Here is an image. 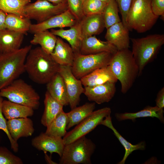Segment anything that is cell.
<instances>
[{
	"instance_id": "6da1fadb",
	"label": "cell",
	"mask_w": 164,
	"mask_h": 164,
	"mask_svg": "<svg viewBox=\"0 0 164 164\" xmlns=\"http://www.w3.org/2000/svg\"><path fill=\"white\" fill-rule=\"evenodd\" d=\"M59 66L50 54L39 46L31 49L25 64V72L29 78L41 84L47 83L58 73Z\"/></svg>"
},
{
	"instance_id": "7a4b0ae2",
	"label": "cell",
	"mask_w": 164,
	"mask_h": 164,
	"mask_svg": "<svg viewBox=\"0 0 164 164\" xmlns=\"http://www.w3.org/2000/svg\"><path fill=\"white\" fill-rule=\"evenodd\" d=\"M109 65L121 85V91L126 93L139 75L138 66L129 49L118 50L113 54Z\"/></svg>"
},
{
	"instance_id": "3957f363",
	"label": "cell",
	"mask_w": 164,
	"mask_h": 164,
	"mask_svg": "<svg viewBox=\"0 0 164 164\" xmlns=\"http://www.w3.org/2000/svg\"><path fill=\"white\" fill-rule=\"evenodd\" d=\"M32 48L27 45L0 55V90L7 87L25 72L26 56Z\"/></svg>"
},
{
	"instance_id": "277c9868",
	"label": "cell",
	"mask_w": 164,
	"mask_h": 164,
	"mask_svg": "<svg viewBox=\"0 0 164 164\" xmlns=\"http://www.w3.org/2000/svg\"><path fill=\"white\" fill-rule=\"evenodd\" d=\"M131 51L138 66L139 75L146 66L153 60L164 44V35L155 34L140 38H130Z\"/></svg>"
},
{
	"instance_id": "5b68a950",
	"label": "cell",
	"mask_w": 164,
	"mask_h": 164,
	"mask_svg": "<svg viewBox=\"0 0 164 164\" xmlns=\"http://www.w3.org/2000/svg\"><path fill=\"white\" fill-rule=\"evenodd\" d=\"M151 0H133L127 17V23L129 31L133 29L138 33L150 29L156 23L159 17L153 13Z\"/></svg>"
},
{
	"instance_id": "8992f818",
	"label": "cell",
	"mask_w": 164,
	"mask_h": 164,
	"mask_svg": "<svg viewBox=\"0 0 164 164\" xmlns=\"http://www.w3.org/2000/svg\"><path fill=\"white\" fill-rule=\"evenodd\" d=\"M0 96L6 98L13 102L26 106L34 110L40 105L39 94L23 80L17 79L0 90Z\"/></svg>"
},
{
	"instance_id": "52a82bcc",
	"label": "cell",
	"mask_w": 164,
	"mask_h": 164,
	"mask_svg": "<svg viewBox=\"0 0 164 164\" xmlns=\"http://www.w3.org/2000/svg\"><path fill=\"white\" fill-rule=\"evenodd\" d=\"M96 145L85 136L65 145L61 156L60 164H90L91 157Z\"/></svg>"
},
{
	"instance_id": "ba28073f",
	"label": "cell",
	"mask_w": 164,
	"mask_h": 164,
	"mask_svg": "<svg viewBox=\"0 0 164 164\" xmlns=\"http://www.w3.org/2000/svg\"><path fill=\"white\" fill-rule=\"evenodd\" d=\"M72 73L77 79H80L97 69L108 65L113 54L108 52L88 55L74 53Z\"/></svg>"
},
{
	"instance_id": "9c48e42d",
	"label": "cell",
	"mask_w": 164,
	"mask_h": 164,
	"mask_svg": "<svg viewBox=\"0 0 164 164\" xmlns=\"http://www.w3.org/2000/svg\"><path fill=\"white\" fill-rule=\"evenodd\" d=\"M111 110L105 107L94 111L86 118L77 125L74 128L67 132L63 137L65 145L68 144L92 131L107 116L110 115Z\"/></svg>"
},
{
	"instance_id": "30bf717a",
	"label": "cell",
	"mask_w": 164,
	"mask_h": 164,
	"mask_svg": "<svg viewBox=\"0 0 164 164\" xmlns=\"http://www.w3.org/2000/svg\"><path fill=\"white\" fill-rule=\"evenodd\" d=\"M67 3L54 5L46 0H37L28 4L25 8L24 17L39 23L66 11Z\"/></svg>"
},
{
	"instance_id": "8fae6325",
	"label": "cell",
	"mask_w": 164,
	"mask_h": 164,
	"mask_svg": "<svg viewBox=\"0 0 164 164\" xmlns=\"http://www.w3.org/2000/svg\"><path fill=\"white\" fill-rule=\"evenodd\" d=\"M58 73L63 78L66 88L69 105L71 109L79 104L80 96L84 88L80 79L73 74L71 67L60 65Z\"/></svg>"
},
{
	"instance_id": "7c38bea8",
	"label": "cell",
	"mask_w": 164,
	"mask_h": 164,
	"mask_svg": "<svg viewBox=\"0 0 164 164\" xmlns=\"http://www.w3.org/2000/svg\"><path fill=\"white\" fill-rule=\"evenodd\" d=\"M78 21L68 9L60 14L56 15L41 23L32 24L29 32L35 33L50 29L71 27Z\"/></svg>"
},
{
	"instance_id": "4fadbf2b",
	"label": "cell",
	"mask_w": 164,
	"mask_h": 164,
	"mask_svg": "<svg viewBox=\"0 0 164 164\" xmlns=\"http://www.w3.org/2000/svg\"><path fill=\"white\" fill-rule=\"evenodd\" d=\"M31 144L33 147L44 153L49 152L51 155L53 153H56L60 157L65 145L62 138L48 135L45 132H41L33 138Z\"/></svg>"
},
{
	"instance_id": "5bb4252c",
	"label": "cell",
	"mask_w": 164,
	"mask_h": 164,
	"mask_svg": "<svg viewBox=\"0 0 164 164\" xmlns=\"http://www.w3.org/2000/svg\"><path fill=\"white\" fill-rule=\"evenodd\" d=\"M105 38L118 50L130 47L129 30L121 21L107 29Z\"/></svg>"
},
{
	"instance_id": "9a60e30c",
	"label": "cell",
	"mask_w": 164,
	"mask_h": 164,
	"mask_svg": "<svg viewBox=\"0 0 164 164\" xmlns=\"http://www.w3.org/2000/svg\"><path fill=\"white\" fill-rule=\"evenodd\" d=\"M84 88V94L88 99L98 104L110 101L116 91L115 83L109 82L94 86L85 87Z\"/></svg>"
},
{
	"instance_id": "2e32d148",
	"label": "cell",
	"mask_w": 164,
	"mask_h": 164,
	"mask_svg": "<svg viewBox=\"0 0 164 164\" xmlns=\"http://www.w3.org/2000/svg\"><path fill=\"white\" fill-rule=\"evenodd\" d=\"M7 123L11 137L16 142L20 138L31 136L34 132L33 122L28 117L8 120Z\"/></svg>"
},
{
	"instance_id": "e0dca14e",
	"label": "cell",
	"mask_w": 164,
	"mask_h": 164,
	"mask_svg": "<svg viewBox=\"0 0 164 164\" xmlns=\"http://www.w3.org/2000/svg\"><path fill=\"white\" fill-rule=\"evenodd\" d=\"M118 51L115 47L108 41H101L94 35L83 39L79 53L88 55L108 52L113 54Z\"/></svg>"
},
{
	"instance_id": "ac0fdd59",
	"label": "cell",
	"mask_w": 164,
	"mask_h": 164,
	"mask_svg": "<svg viewBox=\"0 0 164 164\" xmlns=\"http://www.w3.org/2000/svg\"><path fill=\"white\" fill-rule=\"evenodd\" d=\"M80 80L84 87L94 86L108 82L115 83L118 80L109 65L95 70Z\"/></svg>"
},
{
	"instance_id": "d6986e66",
	"label": "cell",
	"mask_w": 164,
	"mask_h": 164,
	"mask_svg": "<svg viewBox=\"0 0 164 164\" xmlns=\"http://www.w3.org/2000/svg\"><path fill=\"white\" fill-rule=\"evenodd\" d=\"M50 32L54 35L68 41L74 53H79L80 47L83 39L80 21H78L69 29H51Z\"/></svg>"
},
{
	"instance_id": "ffe728a7",
	"label": "cell",
	"mask_w": 164,
	"mask_h": 164,
	"mask_svg": "<svg viewBox=\"0 0 164 164\" xmlns=\"http://www.w3.org/2000/svg\"><path fill=\"white\" fill-rule=\"evenodd\" d=\"M80 22L83 39L100 34L105 28L103 13L85 16Z\"/></svg>"
},
{
	"instance_id": "44dd1931",
	"label": "cell",
	"mask_w": 164,
	"mask_h": 164,
	"mask_svg": "<svg viewBox=\"0 0 164 164\" xmlns=\"http://www.w3.org/2000/svg\"><path fill=\"white\" fill-rule=\"evenodd\" d=\"M46 84L47 91L54 99L63 106L69 104L65 85L63 78L58 73Z\"/></svg>"
},
{
	"instance_id": "7402d4cb",
	"label": "cell",
	"mask_w": 164,
	"mask_h": 164,
	"mask_svg": "<svg viewBox=\"0 0 164 164\" xmlns=\"http://www.w3.org/2000/svg\"><path fill=\"white\" fill-rule=\"evenodd\" d=\"M50 55L60 65L71 67L73 64L74 54L73 49L60 37H57L55 46Z\"/></svg>"
},
{
	"instance_id": "603a6c76",
	"label": "cell",
	"mask_w": 164,
	"mask_h": 164,
	"mask_svg": "<svg viewBox=\"0 0 164 164\" xmlns=\"http://www.w3.org/2000/svg\"><path fill=\"white\" fill-rule=\"evenodd\" d=\"M24 35L7 29L0 30V48L2 53L11 52L20 48Z\"/></svg>"
},
{
	"instance_id": "cb8c5ba5",
	"label": "cell",
	"mask_w": 164,
	"mask_h": 164,
	"mask_svg": "<svg viewBox=\"0 0 164 164\" xmlns=\"http://www.w3.org/2000/svg\"><path fill=\"white\" fill-rule=\"evenodd\" d=\"M100 125H104L111 129L114 135L117 138L125 149V153L121 160L118 164H124L129 155L134 151L138 150H143L146 148V143L144 141L133 145L123 138L113 126L111 115L106 117L101 122Z\"/></svg>"
},
{
	"instance_id": "d4e9b609",
	"label": "cell",
	"mask_w": 164,
	"mask_h": 164,
	"mask_svg": "<svg viewBox=\"0 0 164 164\" xmlns=\"http://www.w3.org/2000/svg\"><path fill=\"white\" fill-rule=\"evenodd\" d=\"M34 110L30 107L9 100H3L2 104V113L8 120L31 117L34 114Z\"/></svg>"
},
{
	"instance_id": "484cf974",
	"label": "cell",
	"mask_w": 164,
	"mask_h": 164,
	"mask_svg": "<svg viewBox=\"0 0 164 164\" xmlns=\"http://www.w3.org/2000/svg\"><path fill=\"white\" fill-rule=\"evenodd\" d=\"M164 110L156 106L155 107L147 106L143 109L134 113L125 112L116 113L115 117L119 121L131 120L134 121L136 118H140L150 117L156 118L160 121L164 122Z\"/></svg>"
},
{
	"instance_id": "4316f807",
	"label": "cell",
	"mask_w": 164,
	"mask_h": 164,
	"mask_svg": "<svg viewBox=\"0 0 164 164\" xmlns=\"http://www.w3.org/2000/svg\"><path fill=\"white\" fill-rule=\"evenodd\" d=\"M44 109L41 123L47 127L63 110V106L54 99L46 91L44 100Z\"/></svg>"
},
{
	"instance_id": "83f0119b",
	"label": "cell",
	"mask_w": 164,
	"mask_h": 164,
	"mask_svg": "<svg viewBox=\"0 0 164 164\" xmlns=\"http://www.w3.org/2000/svg\"><path fill=\"white\" fill-rule=\"evenodd\" d=\"M95 108V103H86L84 105L74 108L67 113L68 122L67 130L77 125L91 114Z\"/></svg>"
},
{
	"instance_id": "f1b7e54d",
	"label": "cell",
	"mask_w": 164,
	"mask_h": 164,
	"mask_svg": "<svg viewBox=\"0 0 164 164\" xmlns=\"http://www.w3.org/2000/svg\"><path fill=\"white\" fill-rule=\"evenodd\" d=\"M30 41L32 45H39L40 47L46 53L50 54L55 46L57 37L48 30L38 32L34 34Z\"/></svg>"
},
{
	"instance_id": "f546056e",
	"label": "cell",
	"mask_w": 164,
	"mask_h": 164,
	"mask_svg": "<svg viewBox=\"0 0 164 164\" xmlns=\"http://www.w3.org/2000/svg\"><path fill=\"white\" fill-rule=\"evenodd\" d=\"M31 19L13 14H7L5 24L6 28L26 34L29 31L32 24Z\"/></svg>"
},
{
	"instance_id": "4dcf8cb0",
	"label": "cell",
	"mask_w": 164,
	"mask_h": 164,
	"mask_svg": "<svg viewBox=\"0 0 164 164\" xmlns=\"http://www.w3.org/2000/svg\"><path fill=\"white\" fill-rule=\"evenodd\" d=\"M68 122L67 113H65L63 110L46 127L45 133L48 135L63 137L67 133Z\"/></svg>"
},
{
	"instance_id": "1f68e13d",
	"label": "cell",
	"mask_w": 164,
	"mask_h": 164,
	"mask_svg": "<svg viewBox=\"0 0 164 164\" xmlns=\"http://www.w3.org/2000/svg\"><path fill=\"white\" fill-rule=\"evenodd\" d=\"M31 1L0 0V9L7 14H13L24 17L25 8Z\"/></svg>"
},
{
	"instance_id": "d6a6232c",
	"label": "cell",
	"mask_w": 164,
	"mask_h": 164,
	"mask_svg": "<svg viewBox=\"0 0 164 164\" xmlns=\"http://www.w3.org/2000/svg\"><path fill=\"white\" fill-rule=\"evenodd\" d=\"M119 10L115 0H111L107 3L103 13L105 28L121 21L118 14Z\"/></svg>"
},
{
	"instance_id": "836d02e7",
	"label": "cell",
	"mask_w": 164,
	"mask_h": 164,
	"mask_svg": "<svg viewBox=\"0 0 164 164\" xmlns=\"http://www.w3.org/2000/svg\"><path fill=\"white\" fill-rule=\"evenodd\" d=\"M107 3L100 0H85L83 2L84 15L102 14Z\"/></svg>"
},
{
	"instance_id": "e575fe53",
	"label": "cell",
	"mask_w": 164,
	"mask_h": 164,
	"mask_svg": "<svg viewBox=\"0 0 164 164\" xmlns=\"http://www.w3.org/2000/svg\"><path fill=\"white\" fill-rule=\"evenodd\" d=\"M21 159L7 148L0 146V164H22Z\"/></svg>"
},
{
	"instance_id": "d590c367",
	"label": "cell",
	"mask_w": 164,
	"mask_h": 164,
	"mask_svg": "<svg viewBox=\"0 0 164 164\" xmlns=\"http://www.w3.org/2000/svg\"><path fill=\"white\" fill-rule=\"evenodd\" d=\"M3 98L0 96V129L3 130L9 138L12 149L15 152H17L19 150V146L17 142L14 141L11 137L7 128V121L2 111V104Z\"/></svg>"
},
{
	"instance_id": "8d00e7d4",
	"label": "cell",
	"mask_w": 164,
	"mask_h": 164,
	"mask_svg": "<svg viewBox=\"0 0 164 164\" xmlns=\"http://www.w3.org/2000/svg\"><path fill=\"white\" fill-rule=\"evenodd\" d=\"M68 9L77 20L80 21L85 16L83 9L82 0H67Z\"/></svg>"
},
{
	"instance_id": "74e56055",
	"label": "cell",
	"mask_w": 164,
	"mask_h": 164,
	"mask_svg": "<svg viewBox=\"0 0 164 164\" xmlns=\"http://www.w3.org/2000/svg\"><path fill=\"white\" fill-rule=\"evenodd\" d=\"M115 0L118 5L119 12L121 16V21L124 25L128 29L127 23V17L133 0Z\"/></svg>"
},
{
	"instance_id": "f35d334b",
	"label": "cell",
	"mask_w": 164,
	"mask_h": 164,
	"mask_svg": "<svg viewBox=\"0 0 164 164\" xmlns=\"http://www.w3.org/2000/svg\"><path fill=\"white\" fill-rule=\"evenodd\" d=\"M151 6L154 14L163 18L164 16V0H151Z\"/></svg>"
},
{
	"instance_id": "ab89813d",
	"label": "cell",
	"mask_w": 164,
	"mask_h": 164,
	"mask_svg": "<svg viewBox=\"0 0 164 164\" xmlns=\"http://www.w3.org/2000/svg\"><path fill=\"white\" fill-rule=\"evenodd\" d=\"M156 106L163 109L164 108V87H162L158 92L155 100Z\"/></svg>"
},
{
	"instance_id": "60d3db41",
	"label": "cell",
	"mask_w": 164,
	"mask_h": 164,
	"mask_svg": "<svg viewBox=\"0 0 164 164\" xmlns=\"http://www.w3.org/2000/svg\"><path fill=\"white\" fill-rule=\"evenodd\" d=\"M7 14L0 9V30L6 28L5 21Z\"/></svg>"
},
{
	"instance_id": "b9f144b4",
	"label": "cell",
	"mask_w": 164,
	"mask_h": 164,
	"mask_svg": "<svg viewBox=\"0 0 164 164\" xmlns=\"http://www.w3.org/2000/svg\"><path fill=\"white\" fill-rule=\"evenodd\" d=\"M54 5H58L67 3V0H46Z\"/></svg>"
},
{
	"instance_id": "7bdbcfd3",
	"label": "cell",
	"mask_w": 164,
	"mask_h": 164,
	"mask_svg": "<svg viewBox=\"0 0 164 164\" xmlns=\"http://www.w3.org/2000/svg\"><path fill=\"white\" fill-rule=\"evenodd\" d=\"M46 153H45V158L46 159V160L47 161V162L49 163L50 164H56V163H55L56 162H55L53 161L47 155Z\"/></svg>"
},
{
	"instance_id": "ee69618b",
	"label": "cell",
	"mask_w": 164,
	"mask_h": 164,
	"mask_svg": "<svg viewBox=\"0 0 164 164\" xmlns=\"http://www.w3.org/2000/svg\"><path fill=\"white\" fill-rule=\"evenodd\" d=\"M105 2L108 3L111 0H100Z\"/></svg>"
},
{
	"instance_id": "f6af8a7d",
	"label": "cell",
	"mask_w": 164,
	"mask_h": 164,
	"mask_svg": "<svg viewBox=\"0 0 164 164\" xmlns=\"http://www.w3.org/2000/svg\"><path fill=\"white\" fill-rule=\"evenodd\" d=\"M2 53V51H1V49H0V55Z\"/></svg>"
},
{
	"instance_id": "bcb514c9",
	"label": "cell",
	"mask_w": 164,
	"mask_h": 164,
	"mask_svg": "<svg viewBox=\"0 0 164 164\" xmlns=\"http://www.w3.org/2000/svg\"><path fill=\"white\" fill-rule=\"evenodd\" d=\"M85 0H82V1L83 2Z\"/></svg>"
}]
</instances>
